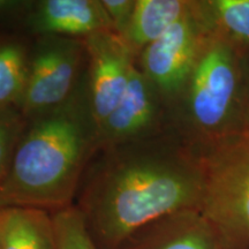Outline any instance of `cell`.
Here are the masks:
<instances>
[{
	"instance_id": "6da1fadb",
	"label": "cell",
	"mask_w": 249,
	"mask_h": 249,
	"mask_svg": "<svg viewBox=\"0 0 249 249\" xmlns=\"http://www.w3.org/2000/svg\"><path fill=\"white\" fill-rule=\"evenodd\" d=\"M203 172L197 148L176 130L98 149L75 204L99 249H117L155 220L200 210Z\"/></svg>"
},
{
	"instance_id": "7a4b0ae2",
	"label": "cell",
	"mask_w": 249,
	"mask_h": 249,
	"mask_svg": "<svg viewBox=\"0 0 249 249\" xmlns=\"http://www.w3.org/2000/svg\"><path fill=\"white\" fill-rule=\"evenodd\" d=\"M98 150L86 79L65 104L26 119L0 181V208L53 213L74 205L90 160Z\"/></svg>"
},
{
	"instance_id": "3957f363",
	"label": "cell",
	"mask_w": 249,
	"mask_h": 249,
	"mask_svg": "<svg viewBox=\"0 0 249 249\" xmlns=\"http://www.w3.org/2000/svg\"><path fill=\"white\" fill-rule=\"evenodd\" d=\"M248 53L209 33L185 86L169 107L170 127L194 147L241 128Z\"/></svg>"
},
{
	"instance_id": "277c9868",
	"label": "cell",
	"mask_w": 249,
	"mask_h": 249,
	"mask_svg": "<svg viewBox=\"0 0 249 249\" xmlns=\"http://www.w3.org/2000/svg\"><path fill=\"white\" fill-rule=\"evenodd\" d=\"M196 148L203 172L201 213L223 249H249V129Z\"/></svg>"
},
{
	"instance_id": "5b68a950",
	"label": "cell",
	"mask_w": 249,
	"mask_h": 249,
	"mask_svg": "<svg viewBox=\"0 0 249 249\" xmlns=\"http://www.w3.org/2000/svg\"><path fill=\"white\" fill-rule=\"evenodd\" d=\"M87 50L83 39L34 37L21 114L26 118L54 110L73 97L86 79Z\"/></svg>"
},
{
	"instance_id": "8992f818",
	"label": "cell",
	"mask_w": 249,
	"mask_h": 249,
	"mask_svg": "<svg viewBox=\"0 0 249 249\" xmlns=\"http://www.w3.org/2000/svg\"><path fill=\"white\" fill-rule=\"evenodd\" d=\"M209 33L198 13L197 0H193L188 13L136 58V66L167 108L181 92Z\"/></svg>"
},
{
	"instance_id": "52a82bcc",
	"label": "cell",
	"mask_w": 249,
	"mask_h": 249,
	"mask_svg": "<svg viewBox=\"0 0 249 249\" xmlns=\"http://www.w3.org/2000/svg\"><path fill=\"white\" fill-rule=\"evenodd\" d=\"M167 128L166 103L135 65L119 104L98 126V149L150 138Z\"/></svg>"
},
{
	"instance_id": "ba28073f",
	"label": "cell",
	"mask_w": 249,
	"mask_h": 249,
	"mask_svg": "<svg viewBox=\"0 0 249 249\" xmlns=\"http://www.w3.org/2000/svg\"><path fill=\"white\" fill-rule=\"evenodd\" d=\"M87 86L93 118L99 126L123 98L136 58L112 30L87 37Z\"/></svg>"
},
{
	"instance_id": "9c48e42d",
	"label": "cell",
	"mask_w": 249,
	"mask_h": 249,
	"mask_svg": "<svg viewBox=\"0 0 249 249\" xmlns=\"http://www.w3.org/2000/svg\"><path fill=\"white\" fill-rule=\"evenodd\" d=\"M104 30L113 28L101 0H36L24 35L85 39Z\"/></svg>"
},
{
	"instance_id": "30bf717a",
	"label": "cell",
	"mask_w": 249,
	"mask_h": 249,
	"mask_svg": "<svg viewBox=\"0 0 249 249\" xmlns=\"http://www.w3.org/2000/svg\"><path fill=\"white\" fill-rule=\"evenodd\" d=\"M117 249H223L200 210H185L143 226Z\"/></svg>"
},
{
	"instance_id": "8fae6325",
	"label": "cell",
	"mask_w": 249,
	"mask_h": 249,
	"mask_svg": "<svg viewBox=\"0 0 249 249\" xmlns=\"http://www.w3.org/2000/svg\"><path fill=\"white\" fill-rule=\"evenodd\" d=\"M192 5L193 0H136L132 20L121 38L138 58L185 17Z\"/></svg>"
},
{
	"instance_id": "7c38bea8",
	"label": "cell",
	"mask_w": 249,
	"mask_h": 249,
	"mask_svg": "<svg viewBox=\"0 0 249 249\" xmlns=\"http://www.w3.org/2000/svg\"><path fill=\"white\" fill-rule=\"evenodd\" d=\"M0 249H57L51 213L31 208H0Z\"/></svg>"
},
{
	"instance_id": "4fadbf2b",
	"label": "cell",
	"mask_w": 249,
	"mask_h": 249,
	"mask_svg": "<svg viewBox=\"0 0 249 249\" xmlns=\"http://www.w3.org/2000/svg\"><path fill=\"white\" fill-rule=\"evenodd\" d=\"M31 43L24 34L0 31V107L20 108Z\"/></svg>"
},
{
	"instance_id": "5bb4252c",
	"label": "cell",
	"mask_w": 249,
	"mask_h": 249,
	"mask_svg": "<svg viewBox=\"0 0 249 249\" xmlns=\"http://www.w3.org/2000/svg\"><path fill=\"white\" fill-rule=\"evenodd\" d=\"M197 9L210 33L249 53V0H197Z\"/></svg>"
},
{
	"instance_id": "9a60e30c",
	"label": "cell",
	"mask_w": 249,
	"mask_h": 249,
	"mask_svg": "<svg viewBox=\"0 0 249 249\" xmlns=\"http://www.w3.org/2000/svg\"><path fill=\"white\" fill-rule=\"evenodd\" d=\"M57 249H99L76 205L51 213Z\"/></svg>"
},
{
	"instance_id": "2e32d148",
	"label": "cell",
	"mask_w": 249,
	"mask_h": 249,
	"mask_svg": "<svg viewBox=\"0 0 249 249\" xmlns=\"http://www.w3.org/2000/svg\"><path fill=\"white\" fill-rule=\"evenodd\" d=\"M24 124L26 118L17 108L0 107V181L8 169Z\"/></svg>"
},
{
	"instance_id": "e0dca14e",
	"label": "cell",
	"mask_w": 249,
	"mask_h": 249,
	"mask_svg": "<svg viewBox=\"0 0 249 249\" xmlns=\"http://www.w3.org/2000/svg\"><path fill=\"white\" fill-rule=\"evenodd\" d=\"M36 0H0V31L24 34Z\"/></svg>"
},
{
	"instance_id": "ac0fdd59",
	"label": "cell",
	"mask_w": 249,
	"mask_h": 249,
	"mask_svg": "<svg viewBox=\"0 0 249 249\" xmlns=\"http://www.w3.org/2000/svg\"><path fill=\"white\" fill-rule=\"evenodd\" d=\"M110 18L113 31L120 37L126 33L132 20L136 0H101Z\"/></svg>"
},
{
	"instance_id": "d6986e66",
	"label": "cell",
	"mask_w": 249,
	"mask_h": 249,
	"mask_svg": "<svg viewBox=\"0 0 249 249\" xmlns=\"http://www.w3.org/2000/svg\"><path fill=\"white\" fill-rule=\"evenodd\" d=\"M241 128L249 129V71L247 76V83H246L244 103H242L241 112Z\"/></svg>"
}]
</instances>
